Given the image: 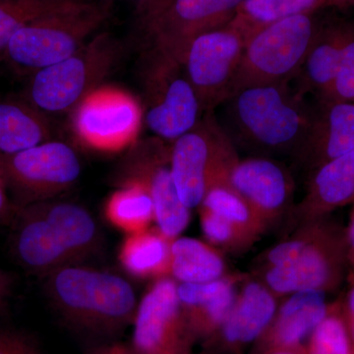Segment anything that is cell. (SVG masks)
Here are the masks:
<instances>
[{
	"mask_svg": "<svg viewBox=\"0 0 354 354\" xmlns=\"http://www.w3.org/2000/svg\"><path fill=\"white\" fill-rule=\"evenodd\" d=\"M348 274L346 227L328 216L298 223L256 258L251 276L281 299L300 291L334 292Z\"/></svg>",
	"mask_w": 354,
	"mask_h": 354,
	"instance_id": "obj_1",
	"label": "cell"
},
{
	"mask_svg": "<svg viewBox=\"0 0 354 354\" xmlns=\"http://www.w3.org/2000/svg\"><path fill=\"white\" fill-rule=\"evenodd\" d=\"M44 277L51 306L72 329L109 337L133 323L138 306L136 295L118 274L77 264Z\"/></svg>",
	"mask_w": 354,
	"mask_h": 354,
	"instance_id": "obj_2",
	"label": "cell"
},
{
	"mask_svg": "<svg viewBox=\"0 0 354 354\" xmlns=\"http://www.w3.org/2000/svg\"><path fill=\"white\" fill-rule=\"evenodd\" d=\"M228 115L242 144L261 156L297 157L313 114L288 84L255 86L230 97Z\"/></svg>",
	"mask_w": 354,
	"mask_h": 354,
	"instance_id": "obj_3",
	"label": "cell"
},
{
	"mask_svg": "<svg viewBox=\"0 0 354 354\" xmlns=\"http://www.w3.org/2000/svg\"><path fill=\"white\" fill-rule=\"evenodd\" d=\"M111 8V0H73L19 30L3 55L14 66L31 74L57 64L97 34Z\"/></svg>",
	"mask_w": 354,
	"mask_h": 354,
	"instance_id": "obj_4",
	"label": "cell"
},
{
	"mask_svg": "<svg viewBox=\"0 0 354 354\" xmlns=\"http://www.w3.org/2000/svg\"><path fill=\"white\" fill-rule=\"evenodd\" d=\"M121 46L109 32H97L71 57L35 72L25 99L48 114L72 113L118 65Z\"/></svg>",
	"mask_w": 354,
	"mask_h": 354,
	"instance_id": "obj_5",
	"label": "cell"
},
{
	"mask_svg": "<svg viewBox=\"0 0 354 354\" xmlns=\"http://www.w3.org/2000/svg\"><path fill=\"white\" fill-rule=\"evenodd\" d=\"M310 14L266 26L246 39L227 99L245 88L288 84L297 76L317 34Z\"/></svg>",
	"mask_w": 354,
	"mask_h": 354,
	"instance_id": "obj_6",
	"label": "cell"
},
{
	"mask_svg": "<svg viewBox=\"0 0 354 354\" xmlns=\"http://www.w3.org/2000/svg\"><path fill=\"white\" fill-rule=\"evenodd\" d=\"M141 68L144 120L157 138L174 142L199 122L203 113L183 65L156 48Z\"/></svg>",
	"mask_w": 354,
	"mask_h": 354,
	"instance_id": "obj_7",
	"label": "cell"
},
{
	"mask_svg": "<svg viewBox=\"0 0 354 354\" xmlns=\"http://www.w3.org/2000/svg\"><path fill=\"white\" fill-rule=\"evenodd\" d=\"M237 158L227 133L209 115L172 142L169 167L183 204L189 209L199 207L209 186L230 174Z\"/></svg>",
	"mask_w": 354,
	"mask_h": 354,
	"instance_id": "obj_8",
	"label": "cell"
},
{
	"mask_svg": "<svg viewBox=\"0 0 354 354\" xmlns=\"http://www.w3.org/2000/svg\"><path fill=\"white\" fill-rule=\"evenodd\" d=\"M9 193L16 207L48 201L69 190L81 176L78 153L69 144L50 140L4 155Z\"/></svg>",
	"mask_w": 354,
	"mask_h": 354,
	"instance_id": "obj_9",
	"label": "cell"
},
{
	"mask_svg": "<svg viewBox=\"0 0 354 354\" xmlns=\"http://www.w3.org/2000/svg\"><path fill=\"white\" fill-rule=\"evenodd\" d=\"M171 148L157 138L134 142L116 172L115 183H139L148 191L153 204L155 223L174 241L189 225L191 213L177 194L169 167Z\"/></svg>",
	"mask_w": 354,
	"mask_h": 354,
	"instance_id": "obj_10",
	"label": "cell"
},
{
	"mask_svg": "<svg viewBox=\"0 0 354 354\" xmlns=\"http://www.w3.org/2000/svg\"><path fill=\"white\" fill-rule=\"evenodd\" d=\"M246 38L232 23L199 35L188 46L183 65L202 111L227 99L243 53Z\"/></svg>",
	"mask_w": 354,
	"mask_h": 354,
	"instance_id": "obj_11",
	"label": "cell"
},
{
	"mask_svg": "<svg viewBox=\"0 0 354 354\" xmlns=\"http://www.w3.org/2000/svg\"><path fill=\"white\" fill-rule=\"evenodd\" d=\"M177 285L165 277L147 290L132 323L133 354H189L193 341L184 322Z\"/></svg>",
	"mask_w": 354,
	"mask_h": 354,
	"instance_id": "obj_12",
	"label": "cell"
},
{
	"mask_svg": "<svg viewBox=\"0 0 354 354\" xmlns=\"http://www.w3.org/2000/svg\"><path fill=\"white\" fill-rule=\"evenodd\" d=\"M71 113L77 138L106 152L132 145L142 115L131 95L111 88H95Z\"/></svg>",
	"mask_w": 354,
	"mask_h": 354,
	"instance_id": "obj_13",
	"label": "cell"
},
{
	"mask_svg": "<svg viewBox=\"0 0 354 354\" xmlns=\"http://www.w3.org/2000/svg\"><path fill=\"white\" fill-rule=\"evenodd\" d=\"M243 0H171L143 18L153 48L183 64L188 46L199 35L228 24Z\"/></svg>",
	"mask_w": 354,
	"mask_h": 354,
	"instance_id": "obj_14",
	"label": "cell"
},
{
	"mask_svg": "<svg viewBox=\"0 0 354 354\" xmlns=\"http://www.w3.org/2000/svg\"><path fill=\"white\" fill-rule=\"evenodd\" d=\"M228 180L269 228L291 215L295 209L292 176L286 167L271 158H237Z\"/></svg>",
	"mask_w": 354,
	"mask_h": 354,
	"instance_id": "obj_15",
	"label": "cell"
},
{
	"mask_svg": "<svg viewBox=\"0 0 354 354\" xmlns=\"http://www.w3.org/2000/svg\"><path fill=\"white\" fill-rule=\"evenodd\" d=\"M279 298L254 277L242 278L225 322L209 341V348L239 353L257 342L271 324Z\"/></svg>",
	"mask_w": 354,
	"mask_h": 354,
	"instance_id": "obj_16",
	"label": "cell"
},
{
	"mask_svg": "<svg viewBox=\"0 0 354 354\" xmlns=\"http://www.w3.org/2000/svg\"><path fill=\"white\" fill-rule=\"evenodd\" d=\"M10 225L11 252L26 271L46 276L65 266L77 265L38 203L17 207Z\"/></svg>",
	"mask_w": 354,
	"mask_h": 354,
	"instance_id": "obj_17",
	"label": "cell"
},
{
	"mask_svg": "<svg viewBox=\"0 0 354 354\" xmlns=\"http://www.w3.org/2000/svg\"><path fill=\"white\" fill-rule=\"evenodd\" d=\"M242 277L232 274L204 283H178L177 295L184 322L193 342H206L225 322Z\"/></svg>",
	"mask_w": 354,
	"mask_h": 354,
	"instance_id": "obj_18",
	"label": "cell"
},
{
	"mask_svg": "<svg viewBox=\"0 0 354 354\" xmlns=\"http://www.w3.org/2000/svg\"><path fill=\"white\" fill-rule=\"evenodd\" d=\"M354 150V102H321L295 160L315 171L330 160Z\"/></svg>",
	"mask_w": 354,
	"mask_h": 354,
	"instance_id": "obj_19",
	"label": "cell"
},
{
	"mask_svg": "<svg viewBox=\"0 0 354 354\" xmlns=\"http://www.w3.org/2000/svg\"><path fill=\"white\" fill-rule=\"evenodd\" d=\"M329 306L327 295L320 291H300L281 298L271 324L256 342L257 353L272 348H305Z\"/></svg>",
	"mask_w": 354,
	"mask_h": 354,
	"instance_id": "obj_20",
	"label": "cell"
},
{
	"mask_svg": "<svg viewBox=\"0 0 354 354\" xmlns=\"http://www.w3.org/2000/svg\"><path fill=\"white\" fill-rule=\"evenodd\" d=\"M351 203H354V150L310 174L306 192L291 216L297 225L330 216Z\"/></svg>",
	"mask_w": 354,
	"mask_h": 354,
	"instance_id": "obj_21",
	"label": "cell"
},
{
	"mask_svg": "<svg viewBox=\"0 0 354 354\" xmlns=\"http://www.w3.org/2000/svg\"><path fill=\"white\" fill-rule=\"evenodd\" d=\"M38 205L62 237L75 264H80L101 248V232L88 209L75 203L55 199L38 202Z\"/></svg>",
	"mask_w": 354,
	"mask_h": 354,
	"instance_id": "obj_22",
	"label": "cell"
},
{
	"mask_svg": "<svg viewBox=\"0 0 354 354\" xmlns=\"http://www.w3.org/2000/svg\"><path fill=\"white\" fill-rule=\"evenodd\" d=\"M48 114L27 100L0 101V152L13 155L53 140Z\"/></svg>",
	"mask_w": 354,
	"mask_h": 354,
	"instance_id": "obj_23",
	"label": "cell"
},
{
	"mask_svg": "<svg viewBox=\"0 0 354 354\" xmlns=\"http://www.w3.org/2000/svg\"><path fill=\"white\" fill-rule=\"evenodd\" d=\"M223 253L209 242L180 237L171 248V278L177 283H204L230 276Z\"/></svg>",
	"mask_w": 354,
	"mask_h": 354,
	"instance_id": "obj_24",
	"label": "cell"
},
{
	"mask_svg": "<svg viewBox=\"0 0 354 354\" xmlns=\"http://www.w3.org/2000/svg\"><path fill=\"white\" fill-rule=\"evenodd\" d=\"M348 25H337L317 32L313 44L307 53L298 79L297 93L300 97L308 92L323 97L334 81L342 44Z\"/></svg>",
	"mask_w": 354,
	"mask_h": 354,
	"instance_id": "obj_25",
	"label": "cell"
},
{
	"mask_svg": "<svg viewBox=\"0 0 354 354\" xmlns=\"http://www.w3.org/2000/svg\"><path fill=\"white\" fill-rule=\"evenodd\" d=\"M171 239L157 227L127 234L118 251L123 269L139 279L171 277Z\"/></svg>",
	"mask_w": 354,
	"mask_h": 354,
	"instance_id": "obj_26",
	"label": "cell"
},
{
	"mask_svg": "<svg viewBox=\"0 0 354 354\" xmlns=\"http://www.w3.org/2000/svg\"><path fill=\"white\" fill-rule=\"evenodd\" d=\"M104 216L127 235L143 232L155 221L152 198L141 184H122L104 205Z\"/></svg>",
	"mask_w": 354,
	"mask_h": 354,
	"instance_id": "obj_27",
	"label": "cell"
},
{
	"mask_svg": "<svg viewBox=\"0 0 354 354\" xmlns=\"http://www.w3.org/2000/svg\"><path fill=\"white\" fill-rule=\"evenodd\" d=\"M330 0H243L230 21L246 39L266 26L300 14H310Z\"/></svg>",
	"mask_w": 354,
	"mask_h": 354,
	"instance_id": "obj_28",
	"label": "cell"
},
{
	"mask_svg": "<svg viewBox=\"0 0 354 354\" xmlns=\"http://www.w3.org/2000/svg\"><path fill=\"white\" fill-rule=\"evenodd\" d=\"M228 176L221 177L209 186L198 208L208 209L260 239L269 227L249 203L232 187Z\"/></svg>",
	"mask_w": 354,
	"mask_h": 354,
	"instance_id": "obj_29",
	"label": "cell"
},
{
	"mask_svg": "<svg viewBox=\"0 0 354 354\" xmlns=\"http://www.w3.org/2000/svg\"><path fill=\"white\" fill-rule=\"evenodd\" d=\"M305 353L354 354L353 342L342 312L341 298L330 302L327 314L305 344Z\"/></svg>",
	"mask_w": 354,
	"mask_h": 354,
	"instance_id": "obj_30",
	"label": "cell"
},
{
	"mask_svg": "<svg viewBox=\"0 0 354 354\" xmlns=\"http://www.w3.org/2000/svg\"><path fill=\"white\" fill-rule=\"evenodd\" d=\"M73 0H0V53L14 35L32 21L66 6Z\"/></svg>",
	"mask_w": 354,
	"mask_h": 354,
	"instance_id": "obj_31",
	"label": "cell"
},
{
	"mask_svg": "<svg viewBox=\"0 0 354 354\" xmlns=\"http://www.w3.org/2000/svg\"><path fill=\"white\" fill-rule=\"evenodd\" d=\"M199 213L200 225L206 241L223 253L236 255L246 252L252 248L256 241H259L243 228L208 209L199 208Z\"/></svg>",
	"mask_w": 354,
	"mask_h": 354,
	"instance_id": "obj_32",
	"label": "cell"
},
{
	"mask_svg": "<svg viewBox=\"0 0 354 354\" xmlns=\"http://www.w3.org/2000/svg\"><path fill=\"white\" fill-rule=\"evenodd\" d=\"M321 102H354V26L348 25L334 81Z\"/></svg>",
	"mask_w": 354,
	"mask_h": 354,
	"instance_id": "obj_33",
	"label": "cell"
},
{
	"mask_svg": "<svg viewBox=\"0 0 354 354\" xmlns=\"http://www.w3.org/2000/svg\"><path fill=\"white\" fill-rule=\"evenodd\" d=\"M0 354H41L36 342L18 330L0 329Z\"/></svg>",
	"mask_w": 354,
	"mask_h": 354,
	"instance_id": "obj_34",
	"label": "cell"
},
{
	"mask_svg": "<svg viewBox=\"0 0 354 354\" xmlns=\"http://www.w3.org/2000/svg\"><path fill=\"white\" fill-rule=\"evenodd\" d=\"M8 183H7L4 155L0 152V225H7L12 221L17 207L9 197Z\"/></svg>",
	"mask_w": 354,
	"mask_h": 354,
	"instance_id": "obj_35",
	"label": "cell"
},
{
	"mask_svg": "<svg viewBox=\"0 0 354 354\" xmlns=\"http://www.w3.org/2000/svg\"><path fill=\"white\" fill-rule=\"evenodd\" d=\"M348 281L349 283L348 291L341 300L342 312H344V319H346L354 346V277L348 274Z\"/></svg>",
	"mask_w": 354,
	"mask_h": 354,
	"instance_id": "obj_36",
	"label": "cell"
},
{
	"mask_svg": "<svg viewBox=\"0 0 354 354\" xmlns=\"http://www.w3.org/2000/svg\"><path fill=\"white\" fill-rule=\"evenodd\" d=\"M14 277L10 272L0 269V313L6 308L12 295Z\"/></svg>",
	"mask_w": 354,
	"mask_h": 354,
	"instance_id": "obj_37",
	"label": "cell"
},
{
	"mask_svg": "<svg viewBox=\"0 0 354 354\" xmlns=\"http://www.w3.org/2000/svg\"><path fill=\"white\" fill-rule=\"evenodd\" d=\"M346 254H348V276L354 277V207L346 227Z\"/></svg>",
	"mask_w": 354,
	"mask_h": 354,
	"instance_id": "obj_38",
	"label": "cell"
},
{
	"mask_svg": "<svg viewBox=\"0 0 354 354\" xmlns=\"http://www.w3.org/2000/svg\"><path fill=\"white\" fill-rule=\"evenodd\" d=\"M88 354H133L129 344L123 342H111L94 349Z\"/></svg>",
	"mask_w": 354,
	"mask_h": 354,
	"instance_id": "obj_39",
	"label": "cell"
},
{
	"mask_svg": "<svg viewBox=\"0 0 354 354\" xmlns=\"http://www.w3.org/2000/svg\"><path fill=\"white\" fill-rule=\"evenodd\" d=\"M127 1H129L135 7L137 13L142 18L153 8L158 0H127Z\"/></svg>",
	"mask_w": 354,
	"mask_h": 354,
	"instance_id": "obj_40",
	"label": "cell"
},
{
	"mask_svg": "<svg viewBox=\"0 0 354 354\" xmlns=\"http://www.w3.org/2000/svg\"><path fill=\"white\" fill-rule=\"evenodd\" d=\"M258 354H306L305 348H272L261 351Z\"/></svg>",
	"mask_w": 354,
	"mask_h": 354,
	"instance_id": "obj_41",
	"label": "cell"
},
{
	"mask_svg": "<svg viewBox=\"0 0 354 354\" xmlns=\"http://www.w3.org/2000/svg\"><path fill=\"white\" fill-rule=\"evenodd\" d=\"M171 1V0H158V1L156 2L155 6H153V8L151 9V10L149 11V12L147 13L145 16H143L142 19H143V18L148 17V16L152 15L153 13L157 12V11L160 10V9H162V7H165Z\"/></svg>",
	"mask_w": 354,
	"mask_h": 354,
	"instance_id": "obj_42",
	"label": "cell"
},
{
	"mask_svg": "<svg viewBox=\"0 0 354 354\" xmlns=\"http://www.w3.org/2000/svg\"><path fill=\"white\" fill-rule=\"evenodd\" d=\"M348 1V0H330V3H341V2Z\"/></svg>",
	"mask_w": 354,
	"mask_h": 354,
	"instance_id": "obj_43",
	"label": "cell"
}]
</instances>
